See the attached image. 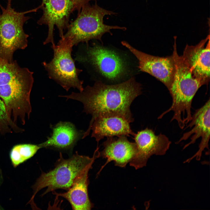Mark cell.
Listing matches in <instances>:
<instances>
[{"label":"cell","mask_w":210,"mask_h":210,"mask_svg":"<svg viewBox=\"0 0 210 210\" xmlns=\"http://www.w3.org/2000/svg\"><path fill=\"white\" fill-rule=\"evenodd\" d=\"M172 54L175 63L173 79L169 91L172 98L170 107L158 118H162L170 111L174 112L171 122L175 120L179 127L183 129L192 119L191 104L192 99L199 88L205 85L192 74L181 56L178 53L176 36L174 37Z\"/></svg>","instance_id":"obj_3"},{"label":"cell","mask_w":210,"mask_h":210,"mask_svg":"<svg viewBox=\"0 0 210 210\" xmlns=\"http://www.w3.org/2000/svg\"><path fill=\"white\" fill-rule=\"evenodd\" d=\"M52 132L45 141L39 144L41 148H51L60 150L72 148L77 142L82 138L83 131L77 130L70 122L60 121L51 125Z\"/></svg>","instance_id":"obj_16"},{"label":"cell","mask_w":210,"mask_h":210,"mask_svg":"<svg viewBox=\"0 0 210 210\" xmlns=\"http://www.w3.org/2000/svg\"><path fill=\"white\" fill-rule=\"evenodd\" d=\"M41 148L39 144H21L14 146L9 153L12 165L17 167L33 157Z\"/></svg>","instance_id":"obj_18"},{"label":"cell","mask_w":210,"mask_h":210,"mask_svg":"<svg viewBox=\"0 0 210 210\" xmlns=\"http://www.w3.org/2000/svg\"><path fill=\"white\" fill-rule=\"evenodd\" d=\"M41 7L43 14L37 22L39 25L45 24L48 27V36L43 44L51 43L55 45L53 36L54 26L58 28L60 37L64 35V30L67 28L70 14L74 10L71 0H42Z\"/></svg>","instance_id":"obj_9"},{"label":"cell","mask_w":210,"mask_h":210,"mask_svg":"<svg viewBox=\"0 0 210 210\" xmlns=\"http://www.w3.org/2000/svg\"><path fill=\"white\" fill-rule=\"evenodd\" d=\"M77 18L69 25L68 30L61 38L71 43L73 46L80 43H87L90 40H99L106 33L112 34L111 30H125L126 28L118 26H111L104 23L103 18L106 15L116 13L100 7L95 2L94 5L88 4L83 6Z\"/></svg>","instance_id":"obj_5"},{"label":"cell","mask_w":210,"mask_h":210,"mask_svg":"<svg viewBox=\"0 0 210 210\" xmlns=\"http://www.w3.org/2000/svg\"><path fill=\"white\" fill-rule=\"evenodd\" d=\"M91 169H87L78 176L67 192L58 193L54 191L53 194L66 199L71 204L73 210L91 209L93 205L90 200L88 192L89 183L88 173Z\"/></svg>","instance_id":"obj_17"},{"label":"cell","mask_w":210,"mask_h":210,"mask_svg":"<svg viewBox=\"0 0 210 210\" xmlns=\"http://www.w3.org/2000/svg\"><path fill=\"white\" fill-rule=\"evenodd\" d=\"M73 45L61 38L57 45L51 46L53 56L48 62L44 61L43 66L49 77L68 91L71 88H77L80 92L83 90V81L78 78L82 70L77 68L71 53Z\"/></svg>","instance_id":"obj_7"},{"label":"cell","mask_w":210,"mask_h":210,"mask_svg":"<svg viewBox=\"0 0 210 210\" xmlns=\"http://www.w3.org/2000/svg\"><path fill=\"white\" fill-rule=\"evenodd\" d=\"M141 89L140 84L132 77L115 85L96 82L93 86H87L79 92H72L70 95L59 97L80 102L84 106L83 111L92 116L89 127L84 132L87 136L94 120L98 117L118 116L130 123L133 122L130 106L134 99L141 93Z\"/></svg>","instance_id":"obj_1"},{"label":"cell","mask_w":210,"mask_h":210,"mask_svg":"<svg viewBox=\"0 0 210 210\" xmlns=\"http://www.w3.org/2000/svg\"><path fill=\"white\" fill-rule=\"evenodd\" d=\"M74 4V10H77L78 14L82 8L88 4L90 0H71Z\"/></svg>","instance_id":"obj_20"},{"label":"cell","mask_w":210,"mask_h":210,"mask_svg":"<svg viewBox=\"0 0 210 210\" xmlns=\"http://www.w3.org/2000/svg\"><path fill=\"white\" fill-rule=\"evenodd\" d=\"M84 54H77L75 60L90 64L105 78L112 80L121 78L127 71L126 63L114 51L96 43L87 44Z\"/></svg>","instance_id":"obj_8"},{"label":"cell","mask_w":210,"mask_h":210,"mask_svg":"<svg viewBox=\"0 0 210 210\" xmlns=\"http://www.w3.org/2000/svg\"><path fill=\"white\" fill-rule=\"evenodd\" d=\"M134 136L137 152L129 163L136 169L146 166L151 156L164 155L171 143L165 135H156L152 130L147 128L138 132Z\"/></svg>","instance_id":"obj_10"},{"label":"cell","mask_w":210,"mask_h":210,"mask_svg":"<svg viewBox=\"0 0 210 210\" xmlns=\"http://www.w3.org/2000/svg\"><path fill=\"white\" fill-rule=\"evenodd\" d=\"M190 122L185 128H193L190 131L184 133L176 143L178 144L183 140H186L192 135L190 142L184 146L183 149H184L190 145L194 144L199 138L201 137V140L198 151L192 157L186 160L184 163L189 162L195 158L197 160H199L204 150L206 148L209 150L208 143L210 134L209 98L203 106L195 110Z\"/></svg>","instance_id":"obj_12"},{"label":"cell","mask_w":210,"mask_h":210,"mask_svg":"<svg viewBox=\"0 0 210 210\" xmlns=\"http://www.w3.org/2000/svg\"><path fill=\"white\" fill-rule=\"evenodd\" d=\"M126 136L107 137L103 143L104 148L99 152V157L107 160L101 169L111 161L114 162L115 166L125 167L134 157L137 152L136 144L130 142Z\"/></svg>","instance_id":"obj_14"},{"label":"cell","mask_w":210,"mask_h":210,"mask_svg":"<svg viewBox=\"0 0 210 210\" xmlns=\"http://www.w3.org/2000/svg\"><path fill=\"white\" fill-rule=\"evenodd\" d=\"M210 35L194 46L187 44L181 55L195 77L208 85L210 79Z\"/></svg>","instance_id":"obj_13"},{"label":"cell","mask_w":210,"mask_h":210,"mask_svg":"<svg viewBox=\"0 0 210 210\" xmlns=\"http://www.w3.org/2000/svg\"><path fill=\"white\" fill-rule=\"evenodd\" d=\"M12 0H8L4 8L0 4V57L9 63L13 62V54L18 49H24L27 46L28 35L23 29L24 23L30 18L25 14L34 12L40 8L18 12L12 7Z\"/></svg>","instance_id":"obj_6"},{"label":"cell","mask_w":210,"mask_h":210,"mask_svg":"<svg viewBox=\"0 0 210 210\" xmlns=\"http://www.w3.org/2000/svg\"><path fill=\"white\" fill-rule=\"evenodd\" d=\"M130 123L125 118L116 116H99L96 118L90 128L91 137L95 139L98 143L105 137L134 136Z\"/></svg>","instance_id":"obj_15"},{"label":"cell","mask_w":210,"mask_h":210,"mask_svg":"<svg viewBox=\"0 0 210 210\" xmlns=\"http://www.w3.org/2000/svg\"><path fill=\"white\" fill-rule=\"evenodd\" d=\"M33 72L20 67L16 61L9 63L0 57V98L13 121L22 125L32 112L31 92Z\"/></svg>","instance_id":"obj_2"},{"label":"cell","mask_w":210,"mask_h":210,"mask_svg":"<svg viewBox=\"0 0 210 210\" xmlns=\"http://www.w3.org/2000/svg\"><path fill=\"white\" fill-rule=\"evenodd\" d=\"M24 131L13 121L8 113L4 102L0 98V133L4 135L13 132L22 133Z\"/></svg>","instance_id":"obj_19"},{"label":"cell","mask_w":210,"mask_h":210,"mask_svg":"<svg viewBox=\"0 0 210 210\" xmlns=\"http://www.w3.org/2000/svg\"><path fill=\"white\" fill-rule=\"evenodd\" d=\"M3 181V177L1 170L0 169V186L1 184ZM4 209L0 205V210L3 209Z\"/></svg>","instance_id":"obj_21"},{"label":"cell","mask_w":210,"mask_h":210,"mask_svg":"<svg viewBox=\"0 0 210 210\" xmlns=\"http://www.w3.org/2000/svg\"><path fill=\"white\" fill-rule=\"evenodd\" d=\"M138 60L140 70L154 76L162 82L169 90L175 71V63L173 55L160 57L148 54L133 47L127 42H121Z\"/></svg>","instance_id":"obj_11"},{"label":"cell","mask_w":210,"mask_h":210,"mask_svg":"<svg viewBox=\"0 0 210 210\" xmlns=\"http://www.w3.org/2000/svg\"><path fill=\"white\" fill-rule=\"evenodd\" d=\"M98 153L97 148L92 158L79 155L76 152L71 158L64 159L60 153V158L54 168L48 172L42 173L32 186L33 195L28 203L34 205L35 196L44 188L47 189L42 196L58 189L67 190L78 176L87 169L92 168L95 160L99 157Z\"/></svg>","instance_id":"obj_4"}]
</instances>
